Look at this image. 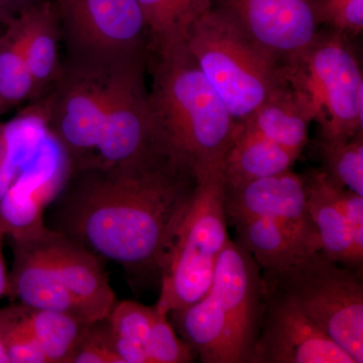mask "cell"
<instances>
[{
  "instance_id": "obj_16",
  "label": "cell",
  "mask_w": 363,
  "mask_h": 363,
  "mask_svg": "<svg viewBox=\"0 0 363 363\" xmlns=\"http://www.w3.org/2000/svg\"><path fill=\"white\" fill-rule=\"evenodd\" d=\"M38 235L11 240L13 264L9 274V296L30 307L70 315L85 324L94 323L45 257Z\"/></svg>"
},
{
  "instance_id": "obj_5",
  "label": "cell",
  "mask_w": 363,
  "mask_h": 363,
  "mask_svg": "<svg viewBox=\"0 0 363 363\" xmlns=\"http://www.w3.org/2000/svg\"><path fill=\"white\" fill-rule=\"evenodd\" d=\"M281 74L306 116L320 126L321 143H342L362 133V72L343 33L320 35L281 64Z\"/></svg>"
},
{
  "instance_id": "obj_13",
  "label": "cell",
  "mask_w": 363,
  "mask_h": 363,
  "mask_svg": "<svg viewBox=\"0 0 363 363\" xmlns=\"http://www.w3.org/2000/svg\"><path fill=\"white\" fill-rule=\"evenodd\" d=\"M227 220L264 217L297 234L314 252L321 250L307 207L304 177L292 171L267 178L225 185Z\"/></svg>"
},
{
  "instance_id": "obj_27",
  "label": "cell",
  "mask_w": 363,
  "mask_h": 363,
  "mask_svg": "<svg viewBox=\"0 0 363 363\" xmlns=\"http://www.w3.org/2000/svg\"><path fill=\"white\" fill-rule=\"evenodd\" d=\"M68 363H123L114 350L107 317L85 327Z\"/></svg>"
},
{
  "instance_id": "obj_6",
  "label": "cell",
  "mask_w": 363,
  "mask_h": 363,
  "mask_svg": "<svg viewBox=\"0 0 363 363\" xmlns=\"http://www.w3.org/2000/svg\"><path fill=\"white\" fill-rule=\"evenodd\" d=\"M185 45L238 123L286 85L281 64L248 39L221 7L195 21Z\"/></svg>"
},
{
  "instance_id": "obj_29",
  "label": "cell",
  "mask_w": 363,
  "mask_h": 363,
  "mask_svg": "<svg viewBox=\"0 0 363 363\" xmlns=\"http://www.w3.org/2000/svg\"><path fill=\"white\" fill-rule=\"evenodd\" d=\"M322 25L334 32L359 33L363 28V0H319Z\"/></svg>"
},
{
  "instance_id": "obj_3",
  "label": "cell",
  "mask_w": 363,
  "mask_h": 363,
  "mask_svg": "<svg viewBox=\"0 0 363 363\" xmlns=\"http://www.w3.org/2000/svg\"><path fill=\"white\" fill-rule=\"evenodd\" d=\"M157 55L149 94L155 147L196 174L223 166L238 121L186 45Z\"/></svg>"
},
{
  "instance_id": "obj_26",
  "label": "cell",
  "mask_w": 363,
  "mask_h": 363,
  "mask_svg": "<svg viewBox=\"0 0 363 363\" xmlns=\"http://www.w3.org/2000/svg\"><path fill=\"white\" fill-rule=\"evenodd\" d=\"M145 348L149 363H187L196 357L194 351L174 329L168 315L157 308Z\"/></svg>"
},
{
  "instance_id": "obj_14",
  "label": "cell",
  "mask_w": 363,
  "mask_h": 363,
  "mask_svg": "<svg viewBox=\"0 0 363 363\" xmlns=\"http://www.w3.org/2000/svg\"><path fill=\"white\" fill-rule=\"evenodd\" d=\"M87 325L23 303L0 309V339L9 363H68Z\"/></svg>"
},
{
  "instance_id": "obj_1",
  "label": "cell",
  "mask_w": 363,
  "mask_h": 363,
  "mask_svg": "<svg viewBox=\"0 0 363 363\" xmlns=\"http://www.w3.org/2000/svg\"><path fill=\"white\" fill-rule=\"evenodd\" d=\"M196 186L194 171L157 150L116 168L70 171L48 228L130 277L161 281Z\"/></svg>"
},
{
  "instance_id": "obj_10",
  "label": "cell",
  "mask_w": 363,
  "mask_h": 363,
  "mask_svg": "<svg viewBox=\"0 0 363 363\" xmlns=\"http://www.w3.org/2000/svg\"><path fill=\"white\" fill-rule=\"evenodd\" d=\"M220 7L281 66L320 35L319 0H222Z\"/></svg>"
},
{
  "instance_id": "obj_22",
  "label": "cell",
  "mask_w": 363,
  "mask_h": 363,
  "mask_svg": "<svg viewBox=\"0 0 363 363\" xmlns=\"http://www.w3.org/2000/svg\"><path fill=\"white\" fill-rule=\"evenodd\" d=\"M157 54L185 45L191 26L216 0H136Z\"/></svg>"
},
{
  "instance_id": "obj_23",
  "label": "cell",
  "mask_w": 363,
  "mask_h": 363,
  "mask_svg": "<svg viewBox=\"0 0 363 363\" xmlns=\"http://www.w3.org/2000/svg\"><path fill=\"white\" fill-rule=\"evenodd\" d=\"M156 307L135 302H116L107 316L114 350L123 363H149L145 342Z\"/></svg>"
},
{
  "instance_id": "obj_25",
  "label": "cell",
  "mask_w": 363,
  "mask_h": 363,
  "mask_svg": "<svg viewBox=\"0 0 363 363\" xmlns=\"http://www.w3.org/2000/svg\"><path fill=\"white\" fill-rule=\"evenodd\" d=\"M321 152L328 178L363 197L362 133L342 143H321Z\"/></svg>"
},
{
  "instance_id": "obj_9",
  "label": "cell",
  "mask_w": 363,
  "mask_h": 363,
  "mask_svg": "<svg viewBox=\"0 0 363 363\" xmlns=\"http://www.w3.org/2000/svg\"><path fill=\"white\" fill-rule=\"evenodd\" d=\"M54 4L78 61H113L142 51L147 26L136 0H56Z\"/></svg>"
},
{
  "instance_id": "obj_28",
  "label": "cell",
  "mask_w": 363,
  "mask_h": 363,
  "mask_svg": "<svg viewBox=\"0 0 363 363\" xmlns=\"http://www.w3.org/2000/svg\"><path fill=\"white\" fill-rule=\"evenodd\" d=\"M327 180L332 199L350 225L352 238L353 264L357 271L362 272L363 197L348 189L339 187L328 178V176Z\"/></svg>"
},
{
  "instance_id": "obj_12",
  "label": "cell",
  "mask_w": 363,
  "mask_h": 363,
  "mask_svg": "<svg viewBox=\"0 0 363 363\" xmlns=\"http://www.w3.org/2000/svg\"><path fill=\"white\" fill-rule=\"evenodd\" d=\"M69 174L68 160L49 133L0 200V229L4 235L23 240L44 231L45 209L63 188Z\"/></svg>"
},
{
  "instance_id": "obj_34",
  "label": "cell",
  "mask_w": 363,
  "mask_h": 363,
  "mask_svg": "<svg viewBox=\"0 0 363 363\" xmlns=\"http://www.w3.org/2000/svg\"><path fill=\"white\" fill-rule=\"evenodd\" d=\"M0 6L4 7V9H9V11H16V9H14V7L13 6V4L9 2V0H0Z\"/></svg>"
},
{
  "instance_id": "obj_15",
  "label": "cell",
  "mask_w": 363,
  "mask_h": 363,
  "mask_svg": "<svg viewBox=\"0 0 363 363\" xmlns=\"http://www.w3.org/2000/svg\"><path fill=\"white\" fill-rule=\"evenodd\" d=\"M45 257L92 322L105 319L116 303L99 257L45 227L37 236Z\"/></svg>"
},
{
  "instance_id": "obj_17",
  "label": "cell",
  "mask_w": 363,
  "mask_h": 363,
  "mask_svg": "<svg viewBox=\"0 0 363 363\" xmlns=\"http://www.w3.org/2000/svg\"><path fill=\"white\" fill-rule=\"evenodd\" d=\"M301 154L243 128L240 123L223 162L225 185L267 178L290 171Z\"/></svg>"
},
{
  "instance_id": "obj_30",
  "label": "cell",
  "mask_w": 363,
  "mask_h": 363,
  "mask_svg": "<svg viewBox=\"0 0 363 363\" xmlns=\"http://www.w3.org/2000/svg\"><path fill=\"white\" fill-rule=\"evenodd\" d=\"M4 233L0 229V297L4 296H9V274L6 266V260H4V250H2V242H4Z\"/></svg>"
},
{
  "instance_id": "obj_7",
  "label": "cell",
  "mask_w": 363,
  "mask_h": 363,
  "mask_svg": "<svg viewBox=\"0 0 363 363\" xmlns=\"http://www.w3.org/2000/svg\"><path fill=\"white\" fill-rule=\"evenodd\" d=\"M197 176L192 202L184 217L161 277L156 308L168 315L194 304L211 286L217 260L230 240L227 233L223 166Z\"/></svg>"
},
{
  "instance_id": "obj_21",
  "label": "cell",
  "mask_w": 363,
  "mask_h": 363,
  "mask_svg": "<svg viewBox=\"0 0 363 363\" xmlns=\"http://www.w3.org/2000/svg\"><path fill=\"white\" fill-rule=\"evenodd\" d=\"M240 123L243 128L298 154H302L309 142L308 131L311 121L286 84Z\"/></svg>"
},
{
  "instance_id": "obj_19",
  "label": "cell",
  "mask_w": 363,
  "mask_h": 363,
  "mask_svg": "<svg viewBox=\"0 0 363 363\" xmlns=\"http://www.w3.org/2000/svg\"><path fill=\"white\" fill-rule=\"evenodd\" d=\"M233 224L238 245L252 255L262 274H277L314 252L297 234L272 219L255 217Z\"/></svg>"
},
{
  "instance_id": "obj_11",
  "label": "cell",
  "mask_w": 363,
  "mask_h": 363,
  "mask_svg": "<svg viewBox=\"0 0 363 363\" xmlns=\"http://www.w3.org/2000/svg\"><path fill=\"white\" fill-rule=\"evenodd\" d=\"M250 363L354 362L297 306L264 288L259 332Z\"/></svg>"
},
{
  "instance_id": "obj_32",
  "label": "cell",
  "mask_w": 363,
  "mask_h": 363,
  "mask_svg": "<svg viewBox=\"0 0 363 363\" xmlns=\"http://www.w3.org/2000/svg\"><path fill=\"white\" fill-rule=\"evenodd\" d=\"M13 11L0 6V23L6 26L9 25L11 21L13 20Z\"/></svg>"
},
{
  "instance_id": "obj_33",
  "label": "cell",
  "mask_w": 363,
  "mask_h": 363,
  "mask_svg": "<svg viewBox=\"0 0 363 363\" xmlns=\"http://www.w3.org/2000/svg\"><path fill=\"white\" fill-rule=\"evenodd\" d=\"M0 363H9V357H7L1 339H0Z\"/></svg>"
},
{
  "instance_id": "obj_24",
  "label": "cell",
  "mask_w": 363,
  "mask_h": 363,
  "mask_svg": "<svg viewBox=\"0 0 363 363\" xmlns=\"http://www.w3.org/2000/svg\"><path fill=\"white\" fill-rule=\"evenodd\" d=\"M13 18L6 26V35L0 39V109L23 101L35 92Z\"/></svg>"
},
{
  "instance_id": "obj_2",
  "label": "cell",
  "mask_w": 363,
  "mask_h": 363,
  "mask_svg": "<svg viewBox=\"0 0 363 363\" xmlns=\"http://www.w3.org/2000/svg\"><path fill=\"white\" fill-rule=\"evenodd\" d=\"M45 123L70 171L111 169L156 150L142 51L59 72Z\"/></svg>"
},
{
  "instance_id": "obj_31",
  "label": "cell",
  "mask_w": 363,
  "mask_h": 363,
  "mask_svg": "<svg viewBox=\"0 0 363 363\" xmlns=\"http://www.w3.org/2000/svg\"><path fill=\"white\" fill-rule=\"evenodd\" d=\"M39 1H42V0H9V2L13 4L14 9L18 11H21L25 7L33 6V4H37Z\"/></svg>"
},
{
  "instance_id": "obj_8",
  "label": "cell",
  "mask_w": 363,
  "mask_h": 363,
  "mask_svg": "<svg viewBox=\"0 0 363 363\" xmlns=\"http://www.w3.org/2000/svg\"><path fill=\"white\" fill-rule=\"evenodd\" d=\"M262 276L264 288L297 306L354 363L363 362L362 272L318 250L281 272Z\"/></svg>"
},
{
  "instance_id": "obj_20",
  "label": "cell",
  "mask_w": 363,
  "mask_h": 363,
  "mask_svg": "<svg viewBox=\"0 0 363 363\" xmlns=\"http://www.w3.org/2000/svg\"><path fill=\"white\" fill-rule=\"evenodd\" d=\"M304 178L308 212L316 229L320 252L339 264L357 269L350 225L332 199L326 174L313 171Z\"/></svg>"
},
{
  "instance_id": "obj_18",
  "label": "cell",
  "mask_w": 363,
  "mask_h": 363,
  "mask_svg": "<svg viewBox=\"0 0 363 363\" xmlns=\"http://www.w3.org/2000/svg\"><path fill=\"white\" fill-rule=\"evenodd\" d=\"M18 13L13 21L20 33L26 66L38 91L59 75L58 14L50 1L37 2Z\"/></svg>"
},
{
  "instance_id": "obj_4",
  "label": "cell",
  "mask_w": 363,
  "mask_h": 363,
  "mask_svg": "<svg viewBox=\"0 0 363 363\" xmlns=\"http://www.w3.org/2000/svg\"><path fill=\"white\" fill-rule=\"evenodd\" d=\"M262 272L229 240L209 291L194 304L169 313L178 335L203 363H250L264 305Z\"/></svg>"
}]
</instances>
